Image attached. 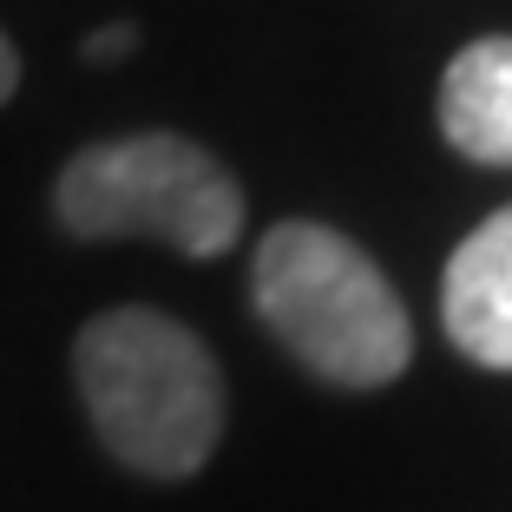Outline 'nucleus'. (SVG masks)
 I'll return each instance as SVG.
<instances>
[{
  "label": "nucleus",
  "instance_id": "obj_1",
  "mask_svg": "<svg viewBox=\"0 0 512 512\" xmlns=\"http://www.w3.org/2000/svg\"><path fill=\"white\" fill-rule=\"evenodd\" d=\"M73 381L92 434L132 473L191 480L224 434L217 355L165 309H106L73 342Z\"/></svg>",
  "mask_w": 512,
  "mask_h": 512
},
{
  "label": "nucleus",
  "instance_id": "obj_2",
  "mask_svg": "<svg viewBox=\"0 0 512 512\" xmlns=\"http://www.w3.org/2000/svg\"><path fill=\"white\" fill-rule=\"evenodd\" d=\"M250 302L263 329L329 388H388L414 355V329L381 263L329 224H276L256 243Z\"/></svg>",
  "mask_w": 512,
  "mask_h": 512
},
{
  "label": "nucleus",
  "instance_id": "obj_3",
  "mask_svg": "<svg viewBox=\"0 0 512 512\" xmlns=\"http://www.w3.org/2000/svg\"><path fill=\"white\" fill-rule=\"evenodd\" d=\"M53 217L79 243L158 237L178 256L204 263L243 237V191L191 138L125 132L66 158L60 184H53Z\"/></svg>",
  "mask_w": 512,
  "mask_h": 512
},
{
  "label": "nucleus",
  "instance_id": "obj_4",
  "mask_svg": "<svg viewBox=\"0 0 512 512\" xmlns=\"http://www.w3.org/2000/svg\"><path fill=\"white\" fill-rule=\"evenodd\" d=\"M447 342L480 368H512V204L453 250L440 276Z\"/></svg>",
  "mask_w": 512,
  "mask_h": 512
},
{
  "label": "nucleus",
  "instance_id": "obj_5",
  "mask_svg": "<svg viewBox=\"0 0 512 512\" xmlns=\"http://www.w3.org/2000/svg\"><path fill=\"white\" fill-rule=\"evenodd\" d=\"M440 132L460 158L512 171V33L460 46L440 79Z\"/></svg>",
  "mask_w": 512,
  "mask_h": 512
},
{
  "label": "nucleus",
  "instance_id": "obj_6",
  "mask_svg": "<svg viewBox=\"0 0 512 512\" xmlns=\"http://www.w3.org/2000/svg\"><path fill=\"white\" fill-rule=\"evenodd\" d=\"M132 53V20H119V27H106V33H92L86 40V60L99 66V60H125Z\"/></svg>",
  "mask_w": 512,
  "mask_h": 512
},
{
  "label": "nucleus",
  "instance_id": "obj_7",
  "mask_svg": "<svg viewBox=\"0 0 512 512\" xmlns=\"http://www.w3.org/2000/svg\"><path fill=\"white\" fill-rule=\"evenodd\" d=\"M14 86H20V53H14V40L0 33V106L14 99Z\"/></svg>",
  "mask_w": 512,
  "mask_h": 512
}]
</instances>
